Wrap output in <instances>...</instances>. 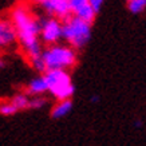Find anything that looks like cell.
<instances>
[{
  "instance_id": "1",
  "label": "cell",
  "mask_w": 146,
  "mask_h": 146,
  "mask_svg": "<svg viewBox=\"0 0 146 146\" xmlns=\"http://www.w3.org/2000/svg\"><path fill=\"white\" fill-rule=\"evenodd\" d=\"M9 20L12 23L18 42L22 46L27 58L32 60L42 56L40 46V19L34 15L31 8L26 4H16L9 12Z\"/></svg>"
},
{
  "instance_id": "2",
  "label": "cell",
  "mask_w": 146,
  "mask_h": 146,
  "mask_svg": "<svg viewBox=\"0 0 146 146\" xmlns=\"http://www.w3.org/2000/svg\"><path fill=\"white\" fill-rule=\"evenodd\" d=\"M91 36V24L75 16H70L62 22V38L68 42L71 48H82Z\"/></svg>"
},
{
  "instance_id": "3",
  "label": "cell",
  "mask_w": 146,
  "mask_h": 146,
  "mask_svg": "<svg viewBox=\"0 0 146 146\" xmlns=\"http://www.w3.org/2000/svg\"><path fill=\"white\" fill-rule=\"evenodd\" d=\"M42 58L44 60L47 71L52 70H63L75 66L76 63V54L75 50L67 47V46L54 44L50 46L47 50L42 52Z\"/></svg>"
},
{
  "instance_id": "4",
  "label": "cell",
  "mask_w": 146,
  "mask_h": 146,
  "mask_svg": "<svg viewBox=\"0 0 146 146\" xmlns=\"http://www.w3.org/2000/svg\"><path fill=\"white\" fill-rule=\"evenodd\" d=\"M46 82L48 86V91L58 101H67L75 93V87L71 82V76L67 71L63 70H52L46 71L44 74Z\"/></svg>"
},
{
  "instance_id": "5",
  "label": "cell",
  "mask_w": 146,
  "mask_h": 146,
  "mask_svg": "<svg viewBox=\"0 0 146 146\" xmlns=\"http://www.w3.org/2000/svg\"><path fill=\"white\" fill-rule=\"evenodd\" d=\"M40 19V39L47 44H55L62 38V22L55 18Z\"/></svg>"
},
{
  "instance_id": "6",
  "label": "cell",
  "mask_w": 146,
  "mask_h": 146,
  "mask_svg": "<svg viewBox=\"0 0 146 146\" xmlns=\"http://www.w3.org/2000/svg\"><path fill=\"white\" fill-rule=\"evenodd\" d=\"M39 5L46 11L48 18H55L59 22L72 16L70 0H42L39 1Z\"/></svg>"
},
{
  "instance_id": "7",
  "label": "cell",
  "mask_w": 146,
  "mask_h": 146,
  "mask_svg": "<svg viewBox=\"0 0 146 146\" xmlns=\"http://www.w3.org/2000/svg\"><path fill=\"white\" fill-rule=\"evenodd\" d=\"M70 7L72 16L89 23V24L94 22L95 12L91 8L89 0H70Z\"/></svg>"
},
{
  "instance_id": "8",
  "label": "cell",
  "mask_w": 146,
  "mask_h": 146,
  "mask_svg": "<svg viewBox=\"0 0 146 146\" xmlns=\"http://www.w3.org/2000/svg\"><path fill=\"white\" fill-rule=\"evenodd\" d=\"M16 32L13 28L12 23L8 18L0 16V50H4L11 47L16 43Z\"/></svg>"
},
{
  "instance_id": "9",
  "label": "cell",
  "mask_w": 146,
  "mask_h": 146,
  "mask_svg": "<svg viewBox=\"0 0 146 146\" xmlns=\"http://www.w3.org/2000/svg\"><path fill=\"white\" fill-rule=\"evenodd\" d=\"M46 91H48V86H47V82H46L43 75L36 76V78L31 79V82L27 84V89H26L27 95H32V97H40Z\"/></svg>"
},
{
  "instance_id": "10",
  "label": "cell",
  "mask_w": 146,
  "mask_h": 146,
  "mask_svg": "<svg viewBox=\"0 0 146 146\" xmlns=\"http://www.w3.org/2000/svg\"><path fill=\"white\" fill-rule=\"evenodd\" d=\"M72 110V102L71 99H67V101H59L52 107L51 110V117L54 119H60L63 117H66L70 111Z\"/></svg>"
},
{
  "instance_id": "11",
  "label": "cell",
  "mask_w": 146,
  "mask_h": 146,
  "mask_svg": "<svg viewBox=\"0 0 146 146\" xmlns=\"http://www.w3.org/2000/svg\"><path fill=\"white\" fill-rule=\"evenodd\" d=\"M11 103H12L16 110H26L28 109V103H30V97L27 95L26 93H19L15 94L12 98H11Z\"/></svg>"
},
{
  "instance_id": "12",
  "label": "cell",
  "mask_w": 146,
  "mask_h": 146,
  "mask_svg": "<svg viewBox=\"0 0 146 146\" xmlns=\"http://www.w3.org/2000/svg\"><path fill=\"white\" fill-rule=\"evenodd\" d=\"M127 8L131 13H141L146 8V0H130L127 3Z\"/></svg>"
},
{
  "instance_id": "13",
  "label": "cell",
  "mask_w": 146,
  "mask_h": 146,
  "mask_svg": "<svg viewBox=\"0 0 146 146\" xmlns=\"http://www.w3.org/2000/svg\"><path fill=\"white\" fill-rule=\"evenodd\" d=\"M47 103V99L43 97H32L30 98V103H28V109H34V110H38V109H42V107L46 106Z\"/></svg>"
},
{
  "instance_id": "14",
  "label": "cell",
  "mask_w": 146,
  "mask_h": 146,
  "mask_svg": "<svg viewBox=\"0 0 146 146\" xmlns=\"http://www.w3.org/2000/svg\"><path fill=\"white\" fill-rule=\"evenodd\" d=\"M18 110L15 109L11 102H4V103H0V114L5 115V117H11V115L16 114Z\"/></svg>"
},
{
  "instance_id": "15",
  "label": "cell",
  "mask_w": 146,
  "mask_h": 146,
  "mask_svg": "<svg viewBox=\"0 0 146 146\" xmlns=\"http://www.w3.org/2000/svg\"><path fill=\"white\" fill-rule=\"evenodd\" d=\"M30 62H31L32 67H34L36 71L43 72V74H44L46 71H47V68H46V64H44V60H43V58H42V56L35 58V59H32V60H30Z\"/></svg>"
},
{
  "instance_id": "16",
  "label": "cell",
  "mask_w": 146,
  "mask_h": 146,
  "mask_svg": "<svg viewBox=\"0 0 146 146\" xmlns=\"http://www.w3.org/2000/svg\"><path fill=\"white\" fill-rule=\"evenodd\" d=\"M102 4H103V1H102V0H90V5H91L93 11L95 12V15L101 11Z\"/></svg>"
},
{
  "instance_id": "17",
  "label": "cell",
  "mask_w": 146,
  "mask_h": 146,
  "mask_svg": "<svg viewBox=\"0 0 146 146\" xmlns=\"http://www.w3.org/2000/svg\"><path fill=\"white\" fill-rule=\"evenodd\" d=\"M98 99H99V97H98V95H94V97H91V102H94V103H95V102H98Z\"/></svg>"
},
{
  "instance_id": "18",
  "label": "cell",
  "mask_w": 146,
  "mask_h": 146,
  "mask_svg": "<svg viewBox=\"0 0 146 146\" xmlns=\"http://www.w3.org/2000/svg\"><path fill=\"white\" fill-rule=\"evenodd\" d=\"M5 66V62L3 60V58H0V68H3Z\"/></svg>"
}]
</instances>
